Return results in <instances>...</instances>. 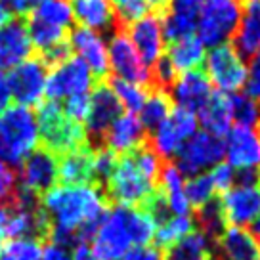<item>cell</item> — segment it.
Segmentation results:
<instances>
[{"mask_svg":"<svg viewBox=\"0 0 260 260\" xmlns=\"http://www.w3.org/2000/svg\"><path fill=\"white\" fill-rule=\"evenodd\" d=\"M94 86V75L79 57L67 56L52 65L46 82V96L50 102H65L73 96L90 94Z\"/></svg>","mask_w":260,"mask_h":260,"instance_id":"9c48e42d","label":"cell"},{"mask_svg":"<svg viewBox=\"0 0 260 260\" xmlns=\"http://www.w3.org/2000/svg\"><path fill=\"white\" fill-rule=\"evenodd\" d=\"M203 260H214V258H212V256H207V258H203Z\"/></svg>","mask_w":260,"mask_h":260,"instance_id":"9f6ffc18","label":"cell"},{"mask_svg":"<svg viewBox=\"0 0 260 260\" xmlns=\"http://www.w3.org/2000/svg\"><path fill=\"white\" fill-rule=\"evenodd\" d=\"M247 94L252 96L260 104V50L252 56V61L249 65V75H247Z\"/></svg>","mask_w":260,"mask_h":260,"instance_id":"ee69618b","label":"cell"},{"mask_svg":"<svg viewBox=\"0 0 260 260\" xmlns=\"http://www.w3.org/2000/svg\"><path fill=\"white\" fill-rule=\"evenodd\" d=\"M197 124H199L197 115L189 113L186 109H180V107L172 109V113L159 126L151 130L153 132L151 149L159 157H167V159L176 157L184 144L197 132Z\"/></svg>","mask_w":260,"mask_h":260,"instance_id":"4fadbf2b","label":"cell"},{"mask_svg":"<svg viewBox=\"0 0 260 260\" xmlns=\"http://www.w3.org/2000/svg\"><path fill=\"white\" fill-rule=\"evenodd\" d=\"M115 96L119 100L121 107L126 111V113H136L138 115L142 111V107L146 104L147 98V90L142 86V84H136V82H128V81H117L111 84Z\"/></svg>","mask_w":260,"mask_h":260,"instance_id":"8d00e7d4","label":"cell"},{"mask_svg":"<svg viewBox=\"0 0 260 260\" xmlns=\"http://www.w3.org/2000/svg\"><path fill=\"white\" fill-rule=\"evenodd\" d=\"M42 245L37 237H12L0 247V260H41Z\"/></svg>","mask_w":260,"mask_h":260,"instance_id":"e575fe53","label":"cell"},{"mask_svg":"<svg viewBox=\"0 0 260 260\" xmlns=\"http://www.w3.org/2000/svg\"><path fill=\"white\" fill-rule=\"evenodd\" d=\"M88 106H90V94H82V96H73L69 98V100H65L63 104H61V109H63V113L69 119L84 122L86 113H88Z\"/></svg>","mask_w":260,"mask_h":260,"instance_id":"b9f144b4","label":"cell"},{"mask_svg":"<svg viewBox=\"0 0 260 260\" xmlns=\"http://www.w3.org/2000/svg\"><path fill=\"white\" fill-rule=\"evenodd\" d=\"M230 107L236 126L260 128V104L247 92L230 94Z\"/></svg>","mask_w":260,"mask_h":260,"instance_id":"836d02e7","label":"cell"},{"mask_svg":"<svg viewBox=\"0 0 260 260\" xmlns=\"http://www.w3.org/2000/svg\"><path fill=\"white\" fill-rule=\"evenodd\" d=\"M69 50L75 52L82 63L88 67L94 77H106L109 73V52L107 41L102 32L90 31L84 27H77L69 32Z\"/></svg>","mask_w":260,"mask_h":260,"instance_id":"e0dca14e","label":"cell"},{"mask_svg":"<svg viewBox=\"0 0 260 260\" xmlns=\"http://www.w3.org/2000/svg\"><path fill=\"white\" fill-rule=\"evenodd\" d=\"M195 230L191 214H162L157 220L155 241L159 247L171 249Z\"/></svg>","mask_w":260,"mask_h":260,"instance_id":"4dcf8cb0","label":"cell"},{"mask_svg":"<svg viewBox=\"0 0 260 260\" xmlns=\"http://www.w3.org/2000/svg\"><path fill=\"white\" fill-rule=\"evenodd\" d=\"M107 52H109V73H113L119 81L136 82L144 86L153 79V69L142 59L126 32H115L107 42Z\"/></svg>","mask_w":260,"mask_h":260,"instance_id":"8fae6325","label":"cell"},{"mask_svg":"<svg viewBox=\"0 0 260 260\" xmlns=\"http://www.w3.org/2000/svg\"><path fill=\"white\" fill-rule=\"evenodd\" d=\"M241 17L239 0H203L195 37L205 46H220L234 39Z\"/></svg>","mask_w":260,"mask_h":260,"instance_id":"ba28073f","label":"cell"},{"mask_svg":"<svg viewBox=\"0 0 260 260\" xmlns=\"http://www.w3.org/2000/svg\"><path fill=\"white\" fill-rule=\"evenodd\" d=\"M128 35L130 42L134 44V48L138 50L142 59L146 61L151 69L162 61L165 52H167V37L162 31L161 19L153 14L140 17L136 21L128 23Z\"/></svg>","mask_w":260,"mask_h":260,"instance_id":"2e32d148","label":"cell"},{"mask_svg":"<svg viewBox=\"0 0 260 260\" xmlns=\"http://www.w3.org/2000/svg\"><path fill=\"white\" fill-rule=\"evenodd\" d=\"M29 19L52 27V29L69 31L75 21L71 0H42L41 4H37L31 10Z\"/></svg>","mask_w":260,"mask_h":260,"instance_id":"f546056e","label":"cell"},{"mask_svg":"<svg viewBox=\"0 0 260 260\" xmlns=\"http://www.w3.org/2000/svg\"><path fill=\"white\" fill-rule=\"evenodd\" d=\"M205 75L220 94H237L247 84L249 65L232 42L214 46L205 56Z\"/></svg>","mask_w":260,"mask_h":260,"instance_id":"52a82bcc","label":"cell"},{"mask_svg":"<svg viewBox=\"0 0 260 260\" xmlns=\"http://www.w3.org/2000/svg\"><path fill=\"white\" fill-rule=\"evenodd\" d=\"M8 237V207L0 205V247L6 243Z\"/></svg>","mask_w":260,"mask_h":260,"instance_id":"f907efd6","label":"cell"},{"mask_svg":"<svg viewBox=\"0 0 260 260\" xmlns=\"http://www.w3.org/2000/svg\"><path fill=\"white\" fill-rule=\"evenodd\" d=\"M218 260H260L258 239L249 228L226 226L216 237Z\"/></svg>","mask_w":260,"mask_h":260,"instance_id":"7402d4cb","label":"cell"},{"mask_svg":"<svg viewBox=\"0 0 260 260\" xmlns=\"http://www.w3.org/2000/svg\"><path fill=\"white\" fill-rule=\"evenodd\" d=\"M224 157L237 174L260 172V128L232 126L224 140Z\"/></svg>","mask_w":260,"mask_h":260,"instance_id":"5bb4252c","label":"cell"},{"mask_svg":"<svg viewBox=\"0 0 260 260\" xmlns=\"http://www.w3.org/2000/svg\"><path fill=\"white\" fill-rule=\"evenodd\" d=\"M207 174H209L211 182L214 184V187H216V191H222V193L226 191L228 187L234 186L237 180V172L234 171L228 162H220V165H216L214 169H211Z\"/></svg>","mask_w":260,"mask_h":260,"instance_id":"ab89813d","label":"cell"},{"mask_svg":"<svg viewBox=\"0 0 260 260\" xmlns=\"http://www.w3.org/2000/svg\"><path fill=\"white\" fill-rule=\"evenodd\" d=\"M6 6H8V10L14 14H27L29 10H32V4L31 0H2Z\"/></svg>","mask_w":260,"mask_h":260,"instance_id":"681fc988","label":"cell"},{"mask_svg":"<svg viewBox=\"0 0 260 260\" xmlns=\"http://www.w3.org/2000/svg\"><path fill=\"white\" fill-rule=\"evenodd\" d=\"M186 174L180 171L174 162L162 165L161 174H159V184H161V201L165 212L169 214H189L191 207L187 203L186 197Z\"/></svg>","mask_w":260,"mask_h":260,"instance_id":"cb8c5ba5","label":"cell"},{"mask_svg":"<svg viewBox=\"0 0 260 260\" xmlns=\"http://www.w3.org/2000/svg\"><path fill=\"white\" fill-rule=\"evenodd\" d=\"M41 260H71V251L67 249V245L52 241L46 247H42Z\"/></svg>","mask_w":260,"mask_h":260,"instance_id":"bcb514c9","label":"cell"},{"mask_svg":"<svg viewBox=\"0 0 260 260\" xmlns=\"http://www.w3.org/2000/svg\"><path fill=\"white\" fill-rule=\"evenodd\" d=\"M161 157L151 147H140L117 159L113 172L106 180L107 193L121 207L149 209L157 201Z\"/></svg>","mask_w":260,"mask_h":260,"instance_id":"3957f363","label":"cell"},{"mask_svg":"<svg viewBox=\"0 0 260 260\" xmlns=\"http://www.w3.org/2000/svg\"><path fill=\"white\" fill-rule=\"evenodd\" d=\"M121 113L122 107L113 88L107 84H100L90 92V106L84 119V128L86 132H92V136H104L111 122Z\"/></svg>","mask_w":260,"mask_h":260,"instance_id":"ffe728a7","label":"cell"},{"mask_svg":"<svg viewBox=\"0 0 260 260\" xmlns=\"http://www.w3.org/2000/svg\"><path fill=\"white\" fill-rule=\"evenodd\" d=\"M39 140V122L31 107L16 104L0 113V157L10 167H19L37 149Z\"/></svg>","mask_w":260,"mask_h":260,"instance_id":"277c9868","label":"cell"},{"mask_svg":"<svg viewBox=\"0 0 260 260\" xmlns=\"http://www.w3.org/2000/svg\"><path fill=\"white\" fill-rule=\"evenodd\" d=\"M146 134L147 128L138 115L122 111L106 130L104 140H106V147L115 155H128L144 147Z\"/></svg>","mask_w":260,"mask_h":260,"instance_id":"d6986e66","label":"cell"},{"mask_svg":"<svg viewBox=\"0 0 260 260\" xmlns=\"http://www.w3.org/2000/svg\"><path fill=\"white\" fill-rule=\"evenodd\" d=\"M197 220H199V230L205 232L211 239L212 237H218L222 234V230L226 228V222H224V216L220 212L218 203H214V201L211 205L203 207V209H199Z\"/></svg>","mask_w":260,"mask_h":260,"instance_id":"74e56055","label":"cell"},{"mask_svg":"<svg viewBox=\"0 0 260 260\" xmlns=\"http://www.w3.org/2000/svg\"><path fill=\"white\" fill-rule=\"evenodd\" d=\"M94 178V149L88 146L67 151L59 159L61 184H90Z\"/></svg>","mask_w":260,"mask_h":260,"instance_id":"83f0119b","label":"cell"},{"mask_svg":"<svg viewBox=\"0 0 260 260\" xmlns=\"http://www.w3.org/2000/svg\"><path fill=\"white\" fill-rule=\"evenodd\" d=\"M211 237L201 230H193L182 241L167 249L169 260H203L211 256Z\"/></svg>","mask_w":260,"mask_h":260,"instance_id":"d6a6232c","label":"cell"},{"mask_svg":"<svg viewBox=\"0 0 260 260\" xmlns=\"http://www.w3.org/2000/svg\"><path fill=\"white\" fill-rule=\"evenodd\" d=\"M234 46L243 57H252L260 50V0H247L241 6Z\"/></svg>","mask_w":260,"mask_h":260,"instance_id":"484cf974","label":"cell"},{"mask_svg":"<svg viewBox=\"0 0 260 260\" xmlns=\"http://www.w3.org/2000/svg\"><path fill=\"white\" fill-rule=\"evenodd\" d=\"M39 134L46 149L54 153H67L88 146V132L84 124L69 119L57 102H42L37 113Z\"/></svg>","mask_w":260,"mask_h":260,"instance_id":"5b68a950","label":"cell"},{"mask_svg":"<svg viewBox=\"0 0 260 260\" xmlns=\"http://www.w3.org/2000/svg\"><path fill=\"white\" fill-rule=\"evenodd\" d=\"M121 260H162V256L161 251L153 245H142V247L130 249Z\"/></svg>","mask_w":260,"mask_h":260,"instance_id":"f6af8a7d","label":"cell"},{"mask_svg":"<svg viewBox=\"0 0 260 260\" xmlns=\"http://www.w3.org/2000/svg\"><path fill=\"white\" fill-rule=\"evenodd\" d=\"M42 0H31V4H32V8H35V6H37V4H41Z\"/></svg>","mask_w":260,"mask_h":260,"instance_id":"11a10c76","label":"cell"},{"mask_svg":"<svg viewBox=\"0 0 260 260\" xmlns=\"http://www.w3.org/2000/svg\"><path fill=\"white\" fill-rule=\"evenodd\" d=\"M254 236H256V239H258V245H260V220L254 224Z\"/></svg>","mask_w":260,"mask_h":260,"instance_id":"db71d44e","label":"cell"},{"mask_svg":"<svg viewBox=\"0 0 260 260\" xmlns=\"http://www.w3.org/2000/svg\"><path fill=\"white\" fill-rule=\"evenodd\" d=\"M16 184H17L16 172L12 171V167L0 157V203L14 197V193H16Z\"/></svg>","mask_w":260,"mask_h":260,"instance_id":"7bdbcfd3","label":"cell"},{"mask_svg":"<svg viewBox=\"0 0 260 260\" xmlns=\"http://www.w3.org/2000/svg\"><path fill=\"white\" fill-rule=\"evenodd\" d=\"M115 162H117V155L109 151L107 147L94 149V178H109V174L115 169Z\"/></svg>","mask_w":260,"mask_h":260,"instance_id":"60d3db41","label":"cell"},{"mask_svg":"<svg viewBox=\"0 0 260 260\" xmlns=\"http://www.w3.org/2000/svg\"><path fill=\"white\" fill-rule=\"evenodd\" d=\"M12 88H10L8 75L0 71V113H4L10 106H12Z\"/></svg>","mask_w":260,"mask_h":260,"instance_id":"7dc6e473","label":"cell"},{"mask_svg":"<svg viewBox=\"0 0 260 260\" xmlns=\"http://www.w3.org/2000/svg\"><path fill=\"white\" fill-rule=\"evenodd\" d=\"M71 260H100L96 256V252L92 251V247L88 243H77L73 247V251H71Z\"/></svg>","mask_w":260,"mask_h":260,"instance_id":"c3c4849f","label":"cell"},{"mask_svg":"<svg viewBox=\"0 0 260 260\" xmlns=\"http://www.w3.org/2000/svg\"><path fill=\"white\" fill-rule=\"evenodd\" d=\"M176 167L186 176L205 174L224 159V140L207 130H197L176 155Z\"/></svg>","mask_w":260,"mask_h":260,"instance_id":"30bf717a","label":"cell"},{"mask_svg":"<svg viewBox=\"0 0 260 260\" xmlns=\"http://www.w3.org/2000/svg\"><path fill=\"white\" fill-rule=\"evenodd\" d=\"M218 207L228 226H254L260 220V172L237 174L236 184L222 193Z\"/></svg>","mask_w":260,"mask_h":260,"instance_id":"8992f818","label":"cell"},{"mask_svg":"<svg viewBox=\"0 0 260 260\" xmlns=\"http://www.w3.org/2000/svg\"><path fill=\"white\" fill-rule=\"evenodd\" d=\"M147 6V14H159V12H165L167 6H169V0H146Z\"/></svg>","mask_w":260,"mask_h":260,"instance_id":"816d5d0a","label":"cell"},{"mask_svg":"<svg viewBox=\"0 0 260 260\" xmlns=\"http://www.w3.org/2000/svg\"><path fill=\"white\" fill-rule=\"evenodd\" d=\"M216 195V187L211 182L209 174H197V176H189L186 180V197L187 203L191 209H203L207 205H211L214 201Z\"/></svg>","mask_w":260,"mask_h":260,"instance_id":"d590c367","label":"cell"},{"mask_svg":"<svg viewBox=\"0 0 260 260\" xmlns=\"http://www.w3.org/2000/svg\"><path fill=\"white\" fill-rule=\"evenodd\" d=\"M172 98L169 94V90L165 88H155L153 92H147L146 104L142 107V111L138 113V117L142 119L144 126L147 130H153L155 126H159L174 109Z\"/></svg>","mask_w":260,"mask_h":260,"instance_id":"1f68e13d","label":"cell"},{"mask_svg":"<svg viewBox=\"0 0 260 260\" xmlns=\"http://www.w3.org/2000/svg\"><path fill=\"white\" fill-rule=\"evenodd\" d=\"M201 8L203 0H169L165 19L161 21L167 41L172 42L195 35Z\"/></svg>","mask_w":260,"mask_h":260,"instance_id":"44dd1931","label":"cell"},{"mask_svg":"<svg viewBox=\"0 0 260 260\" xmlns=\"http://www.w3.org/2000/svg\"><path fill=\"white\" fill-rule=\"evenodd\" d=\"M73 19L79 27L104 32L115 25V10L109 0H71Z\"/></svg>","mask_w":260,"mask_h":260,"instance_id":"4316f807","label":"cell"},{"mask_svg":"<svg viewBox=\"0 0 260 260\" xmlns=\"http://www.w3.org/2000/svg\"><path fill=\"white\" fill-rule=\"evenodd\" d=\"M8 82L17 106H41L46 96V82H48L46 61L37 57L25 59L14 69H10Z\"/></svg>","mask_w":260,"mask_h":260,"instance_id":"7c38bea8","label":"cell"},{"mask_svg":"<svg viewBox=\"0 0 260 260\" xmlns=\"http://www.w3.org/2000/svg\"><path fill=\"white\" fill-rule=\"evenodd\" d=\"M205 56H207V46L195 35H191L186 39L172 41L165 52L162 61L169 65V69L174 75H182L187 71H197L203 65Z\"/></svg>","mask_w":260,"mask_h":260,"instance_id":"d4e9b609","label":"cell"},{"mask_svg":"<svg viewBox=\"0 0 260 260\" xmlns=\"http://www.w3.org/2000/svg\"><path fill=\"white\" fill-rule=\"evenodd\" d=\"M109 2L115 10V16H119L126 23L147 16L146 0H109Z\"/></svg>","mask_w":260,"mask_h":260,"instance_id":"f35d334b","label":"cell"},{"mask_svg":"<svg viewBox=\"0 0 260 260\" xmlns=\"http://www.w3.org/2000/svg\"><path fill=\"white\" fill-rule=\"evenodd\" d=\"M31 39L21 21H10L0 27V71L14 69L31 57Z\"/></svg>","mask_w":260,"mask_h":260,"instance_id":"603a6c76","label":"cell"},{"mask_svg":"<svg viewBox=\"0 0 260 260\" xmlns=\"http://www.w3.org/2000/svg\"><path fill=\"white\" fill-rule=\"evenodd\" d=\"M197 121H201L203 130L216 134V136H226L234 119H232V107H230V94H220L214 92L212 98L209 100V104L199 111Z\"/></svg>","mask_w":260,"mask_h":260,"instance_id":"f1b7e54d","label":"cell"},{"mask_svg":"<svg viewBox=\"0 0 260 260\" xmlns=\"http://www.w3.org/2000/svg\"><path fill=\"white\" fill-rule=\"evenodd\" d=\"M157 214L149 209L113 207L104 212L92 232V251L100 260H121L130 249L155 239Z\"/></svg>","mask_w":260,"mask_h":260,"instance_id":"7a4b0ae2","label":"cell"},{"mask_svg":"<svg viewBox=\"0 0 260 260\" xmlns=\"http://www.w3.org/2000/svg\"><path fill=\"white\" fill-rule=\"evenodd\" d=\"M39 205L48 220L52 241L61 245L81 243L90 237L107 211L106 195L94 182L56 184L42 193Z\"/></svg>","mask_w":260,"mask_h":260,"instance_id":"6da1fadb","label":"cell"},{"mask_svg":"<svg viewBox=\"0 0 260 260\" xmlns=\"http://www.w3.org/2000/svg\"><path fill=\"white\" fill-rule=\"evenodd\" d=\"M12 21V12L8 10V6L0 0V27H4L6 23Z\"/></svg>","mask_w":260,"mask_h":260,"instance_id":"f5cc1de1","label":"cell"},{"mask_svg":"<svg viewBox=\"0 0 260 260\" xmlns=\"http://www.w3.org/2000/svg\"><path fill=\"white\" fill-rule=\"evenodd\" d=\"M212 94V84L209 82L207 75L199 69L176 75V79L171 82L172 104L193 115H199V111L209 104Z\"/></svg>","mask_w":260,"mask_h":260,"instance_id":"ac0fdd59","label":"cell"},{"mask_svg":"<svg viewBox=\"0 0 260 260\" xmlns=\"http://www.w3.org/2000/svg\"><path fill=\"white\" fill-rule=\"evenodd\" d=\"M59 182V159L46 147L35 149L19 165V186L23 191L42 195Z\"/></svg>","mask_w":260,"mask_h":260,"instance_id":"9a60e30c","label":"cell"}]
</instances>
